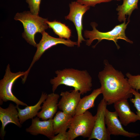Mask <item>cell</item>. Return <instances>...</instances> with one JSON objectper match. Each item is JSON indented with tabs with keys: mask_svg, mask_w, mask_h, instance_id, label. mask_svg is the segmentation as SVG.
<instances>
[{
	"mask_svg": "<svg viewBox=\"0 0 140 140\" xmlns=\"http://www.w3.org/2000/svg\"><path fill=\"white\" fill-rule=\"evenodd\" d=\"M37 116L32 119L31 125L25 129L27 132L32 135H44L50 140L55 135L53 126V118L46 120H40Z\"/></svg>",
	"mask_w": 140,
	"mask_h": 140,
	"instance_id": "obj_12",
	"label": "cell"
},
{
	"mask_svg": "<svg viewBox=\"0 0 140 140\" xmlns=\"http://www.w3.org/2000/svg\"><path fill=\"white\" fill-rule=\"evenodd\" d=\"M51 140H69L68 131L60 132L55 136Z\"/></svg>",
	"mask_w": 140,
	"mask_h": 140,
	"instance_id": "obj_25",
	"label": "cell"
},
{
	"mask_svg": "<svg viewBox=\"0 0 140 140\" xmlns=\"http://www.w3.org/2000/svg\"><path fill=\"white\" fill-rule=\"evenodd\" d=\"M73 116L59 111L53 118V126L55 135L61 132L66 131L69 129Z\"/></svg>",
	"mask_w": 140,
	"mask_h": 140,
	"instance_id": "obj_17",
	"label": "cell"
},
{
	"mask_svg": "<svg viewBox=\"0 0 140 140\" xmlns=\"http://www.w3.org/2000/svg\"><path fill=\"white\" fill-rule=\"evenodd\" d=\"M131 93L134 96V98H130V101L133 103L137 111L136 114L139 117V120L140 121V93L138 91L131 88Z\"/></svg>",
	"mask_w": 140,
	"mask_h": 140,
	"instance_id": "obj_22",
	"label": "cell"
},
{
	"mask_svg": "<svg viewBox=\"0 0 140 140\" xmlns=\"http://www.w3.org/2000/svg\"><path fill=\"white\" fill-rule=\"evenodd\" d=\"M25 72L16 73L11 72L9 64L7 65L3 78L0 81V104L3 102L11 101L16 105L26 106L27 104L17 98L12 92L14 83L19 78L24 76Z\"/></svg>",
	"mask_w": 140,
	"mask_h": 140,
	"instance_id": "obj_6",
	"label": "cell"
},
{
	"mask_svg": "<svg viewBox=\"0 0 140 140\" xmlns=\"http://www.w3.org/2000/svg\"><path fill=\"white\" fill-rule=\"evenodd\" d=\"M104 68L99 72L98 77L103 98L108 105L132 97V88L127 78L121 71L116 69L107 60H104Z\"/></svg>",
	"mask_w": 140,
	"mask_h": 140,
	"instance_id": "obj_1",
	"label": "cell"
},
{
	"mask_svg": "<svg viewBox=\"0 0 140 140\" xmlns=\"http://www.w3.org/2000/svg\"><path fill=\"white\" fill-rule=\"evenodd\" d=\"M69 12L65 17L66 20H68L74 23L78 35L77 46L79 47L82 41H86L82 35L83 30L82 19L85 13L90 8V6L82 5L76 1L72 2L69 4Z\"/></svg>",
	"mask_w": 140,
	"mask_h": 140,
	"instance_id": "obj_9",
	"label": "cell"
},
{
	"mask_svg": "<svg viewBox=\"0 0 140 140\" xmlns=\"http://www.w3.org/2000/svg\"><path fill=\"white\" fill-rule=\"evenodd\" d=\"M116 0V1H120L121 0Z\"/></svg>",
	"mask_w": 140,
	"mask_h": 140,
	"instance_id": "obj_26",
	"label": "cell"
},
{
	"mask_svg": "<svg viewBox=\"0 0 140 140\" xmlns=\"http://www.w3.org/2000/svg\"><path fill=\"white\" fill-rule=\"evenodd\" d=\"M105 121L107 129L110 135H120L129 138H134L140 135L138 133L130 132L125 130L115 111L111 112L107 109Z\"/></svg>",
	"mask_w": 140,
	"mask_h": 140,
	"instance_id": "obj_10",
	"label": "cell"
},
{
	"mask_svg": "<svg viewBox=\"0 0 140 140\" xmlns=\"http://www.w3.org/2000/svg\"><path fill=\"white\" fill-rule=\"evenodd\" d=\"M130 20H128L126 23V21L124 22L121 24L116 25L110 31L106 32H102L99 31L96 28L97 25L95 22H92L90 25L93 28L92 31L85 30L84 32V36L87 39L86 44L88 46H90L93 41L96 39L98 40L96 44L94 46L95 47L96 45L102 40L106 39L113 41L115 44L118 49L120 47L117 43L119 39L123 40L128 43L132 44V41L129 39L125 34V30L127 25Z\"/></svg>",
	"mask_w": 140,
	"mask_h": 140,
	"instance_id": "obj_4",
	"label": "cell"
},
{
	"mask_svg": "<svg viewBox=\"0 0 140 140\" xmlns=\"http://www.w3.org/2000/svg\"><path fill=\"white\" fill-rule=\"evenodd\" d=\"M107 104L103 98L99 103L95 115L96 119L93 130L88 140H110V135L106 127L105 116Z\"/></svg>",
	"mask_w": 140,
	"mask_h": 140,
	"instance_id": "obj_8",
	"label": "cell"
},
{
	"mask_svg": "<svg viewBox=\"0 0 140 140\" xmlns=\"http://www.w3.org/2000/svg\"><path fill=\"white\" fill-rule=\"evenodd\" d=\"M61 92V98L58 102V108L64 113L75 115V110L81 99L80 93L73 90Z\"/></svg>",
	"mask_w": 140,
	"mask_h": 140,
	"instance_id": "obj_11",
	"label": "cell"
},
{
	"mask_svg": "<svg viewBox=\"0 0 140 140\" xmlns=\"http://www.w3.org/2000/svg\"><path fill=\"white\" fill-rule=\"evenodd\" d=\"M112 0H77V2L80 4L89 6L94 7L97 4L107 2Z\"/></svg>",
	"mask_w": 140,
	"mask_h": 140,
	"instance_id": "obj_24",
	"label": "cell"
},
{
	"mask_svg": "<svg viewBox=\"0 0 140 140\" xmlns=\"http://www.w3.org/2000/svg\"><path fill=\"white\" fill-rule=\"evenodd\" d=\"M46 23L49 27L52 29L54 33L59 38L70 39L71 36V31L65 24L55 20L52 22L47 20Z\"/></svg>",
	"mask_w": 140,
	"mask_h": 140,
	"instance_id": "obj_20",
	"label": "cell"
},
{
	"mask_svg": "<svg viewBox=\"0 0 140 140\" xmlns=\"http://www.w3.org/2000/svg\"><path fill=\"white\" fill-rule=\"evenodd\" d=\"M14 19L22 23L24 29L22 37L28 43L35 47L37 45L35 40L36 34L37 33H41L49 27L46 23L47 19L33 15L30 11L17 13Z\"/></svg>",
	"mask_w": 140,
	"mask_h": 140,
	"instance_id": "obj_3",
	"label": "cell"
},
{
	"mask_svg": "<svg viewBox=\"0 0 140 140\" xmlns=\"http://www.w3.org/2000/svg\"><path fill=\"white\" fill-rule=\"evenodd\" d=\"M47 94L42 92L40 98L35 104L33 106H27L24 109H21L19 106L16 105L18 111V116L20 123L22 124L27 120L32 119L37 116L38 111L41 109V105L47 97Z\"/></svg>",
	"mask_w": 140,
	"mask_h": 140,
	"instance_id": "obj_16",
	"label": "cell"
},
{
	"mask_svg": "<svg viewBox=\"0 0 140 140\" xmlns=\"http://www.w3.org/2000/svg\"><path fill=\"white\" fill-rule=\"evenodd\" d=\"M128 82L132 89L138 90L140 89V75H133L129 73L126 74Z\"/></svg>",
	"mask_w": 140,
	"mask_h": 140,
	"instance_id": "obj_21",
	"label": "cell"
},
{
	"mask_svg": "<svg viewBox=\"0 0 140 140\" xmlns=\"http://www.w3.org/2000/svg\"><path fill=\"white\" fill-rule=\"evenodd\" d=\"M102 94L101 88L94 89L89 95L81 98L76 108L75 115L83 114L95 106V101L97 96Z\"/></svg>",
	"mask_w": 140,
	"mask_h": 140,
	"instance_id": "obj_18",
	"label": "cell"
},
{
	"mask_svg": "<svg viewBox=\"0 0 140 140\" xmlns=\"http://www.w3.org/2000/svg\"><path fill=\"white\" fill-rule=\"evenodd\" d=\"M59 97L58 94L54 92L48 94L47 98L43 103L41 110L38 113L37 116L42 120L53 118L58 108Z\"/></svg>",
	"mask_w": 140,
	"mask_h": 140,
	"instance_id": "obj_14",
	"label": "cell"
},
{
	"mask_svg": "<svg viewBox=\"0 0 140 140\" xmlns=\"http://www.w3.org/2000/svg\"><path fill=\"white\" fill-rule=\"evenodd\" d=\"M42 37L38 44H37L36 51L33 60L27 70L25 72L22 81L25 83L31 68L35 63L38 60L43 53L47 50L58 44H63L68 47H72L77 45V42L72 41L70 39L57 38L50 36L45 31L42 33Z\"/></svg>",
	"mask_w": 140,
	"mask_h": 140,
	"instance_id": "obj_7",
	"label": "cell"
},
{
	"mask_svg": "<svg viewBox=\"0 0 140 140\" xmlns=\"http://www.w3.org/2000/svg\"><path fill=\"white\" fill-rule=\"evenodd\" d=\"M88 110L83 114L74 116L68 132L69 140H73L79 136L89 138L90 136L96 119Z\"/></svg>",
	"mask_w": 140,
	"mask_h": 140,
	"instance_id": "obj_5",
	"label": "cell"
},
{
	"mask_svg": "<svg viewBox=\"0 0 140 140\" xmlns=\"http://www.w3.org/2000/svg\"><path fill=\"white\" fill-rule=\"evenodd\" d=\"M56 77L51 79L52 91L54 92L58 87L62 85L73 87L83 95L92 90V78L86 70H80L66 68L55 72Z\"/></svg>",
	"mask_w": 140,
	"mask_h": 140,
	"instance_id": "obj_2",
	"label": "cell"
},
{
	"mask_svg": "<svg viewBox=\"0 0 140 140\" xmlns=\"http://www.w3.org/2000/svg\"><path fill=\"white\" fill-rule=\"evenodd\" d=\"M29 5L30 11L33 15L39 16V6L41 0H25Z\"/></svg>",
	"mask_w": 140,
	"mask_h": 140,
	"instance_id": "obj_23",
	"label": "cell"
},
{
	"mask_svg": "<svg viewBox=\"0 0 140 140\" xmlns=\"http://www.w3.org/2000/svg\"><path fill=\"white\" fill-rule=\"evenodd\" d=\"M0 120L2 125L0 130V136L3 140L6 135V126L10 123L14 124L19 128L22 127L18 116V111L16 106L10 103L8 107L4 108L0 107Z\"/></svg>",
	"mask_w": 140,
	"mask_h": 140,
	"instance_id": "obj_13",
	"label": "cell"
},
{
	"mask_svg": "<svg viewBox=\"0 0 140 140\" xmlns=\"http://www.w3.org/2000/svg\"><path fill=\"white\" fill-rule=\"evenodd\" d=\"M114 107L121 122L123 125L127 126L130 123L139 120L137 115L131 111L127 100L114 103Z\"/></svg>",
	"mask_w": 140,
	"mask_h": 140,
	"instance_id": "obj_15",
	"label": "cell"
},
{
	"mask_svg": "<svg viewBox=\"0 0 140 140\" xmlns=\"http://www.w3.org/2000/svg\"><path fill=\"white\" fill-rule=\"evenodd\" d=\"M121 5L118 6L116 9L117 13L118 19L120 22L126 21V16H128V20L133 11L137 9L139 0H123Z\"/></svg>",
	"mask_w": 140,
	"mask_h": 140,
	"instance_id": "obj_19",
	"label": "cell"
}]
</instances>
